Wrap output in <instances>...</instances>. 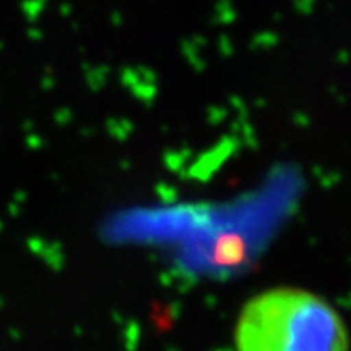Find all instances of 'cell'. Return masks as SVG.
Masks as SVG:
<instances>
[{"mask_svg": "<svg viewBox=\"0 0 351 351\" xmlns=\"http://www.w3.org/2000/svg\"><path fill=\"white\" fill-rule=\"evenodd\" d=\"M237 351H351L342 315L319 294L274 287L251 298L235 324Z\"/></svg>", "mask_w": 351, "mask_h": 351, "instance_id": "6da1fadb", "label": "cell"}]
</instances>
